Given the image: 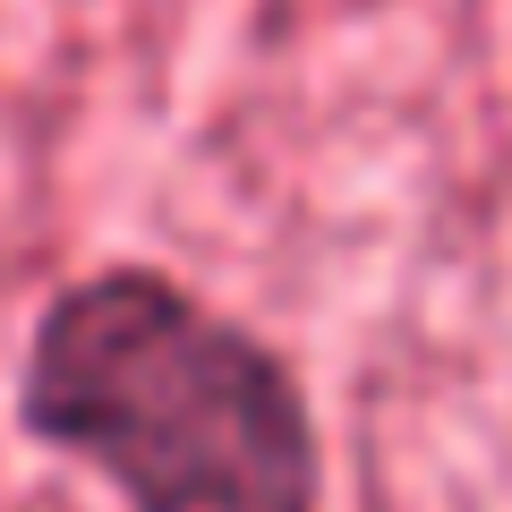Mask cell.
Instances as JSON below:
<instances>
[{
    "label": "cell",
    "mask_w": 512,
    "mask_h": 512,
    "mask_svg": "<svg viewBox=\"0 0 512 512\" xmlns=\"http://www.w3.org/2000/svg\"><path fill=\"white\" fill-rule=\"evenodd\" d=\"M9 419L120 512H325L308 376L146 256L86 265L35 308Z\"/></svg>",
    "instance_id": "cell-1"
}]
</instances>
